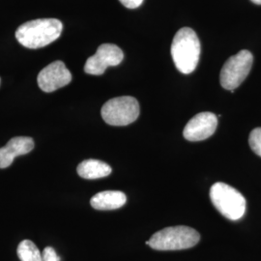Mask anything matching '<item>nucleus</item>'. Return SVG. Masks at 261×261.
<instances>
[{
  "label": "nucleus",
  "instance_id": "3",
  "mask_svg": "<svg viewBox=\"0 0 261 261\" xmlns=\"http://www.w3.org/2000/svg\"><path fill=\"white\" fill-rule=\"evenodd\" d=\"M200 235L185 225L170 226L153 234L146 244L156 251H179L195 247Z\"/></svg>",
  "mask_w": 261,
  "mask_h": 261
},
{
  "label": "nucleus",
  "instance_id": "7",
  "mask_svg": "<svg viewBox=\"0 0 261 261\" xmlns=\"http://www.w3.org/2000/svg\"><path fill=\"white\" fill-rule=\"evenodd\" d=\"M123 58L124 54L120 47L113 44H103L94 56L86 60L84 72L88 75H103L109 67L119 65Z\"/></svg>",
  "mask_w": 261,
  "mask_h": 261
},
{
  "label": "nucleus",
  "instance_id": "8",
  "mask_svg": "<svg viewBox=\"0 0 261 261\" xmlns=\"http://www.w3.org/2000/svg\"><path fill=\"white\" fill-rule=\"evenodd\" d=\"M72 82V74L62 61H55L45 67L37 76L41 90L50 93L60 89Z\"/></svg>",
  "mask_w": 261,
  "mask_h": 261
},
{
  "label": "nucleus",
  "instance_id": "14",
  "mask_svg": "<svg viewBox=\"0 0 261 261\" xmlns=\"http://www.w3.org/2000/svg\"><path fill=\"white\" fill-rule=\"evenodd\" d=\"M249 144L252 151L261 157V127L252 130L249 138Z\"/></svg>",
  "mask_w": 261,
  "mask_h": 261
},
{
  "label": "nucleus",
  "instance_id": "13",
  "mask_svg": "<svg viewBox=\"0 0 261 261\" xmlns=\"http://www.w3.org/2000/svg\"><path fill=\"white\" fill-rule=\"evenodd\" d=\"M18 255L20 261H43V255L36 245L30 240H23L18 247Z\"/></svg>",
  "mask_w": 261,
  "mask_h": 261
},
{
  "label": "nucleus",
  "instance_id": "17",
  "mask_svg": "<svg viewBox=\"0 0 261 261\" xmlns=\"http://www.w3.org/2000/svg\"><path fill=\"white\" fill-rule=\"evenodd\" d=\"M252 3L256 4V5H261V0H251Z\"/></svg>",
  "mask_w": 261,
  "mask_h": 261
},
{
  "label": "nucleus",
  "instance_id": "6",
  "mask_svg": "<svg viewBox=\"0 0 261 261\" xmlns=\"http://www.w3.org/2000/svg\"><path fill=\"white\" fill-rule=\"evenodd\" d=\"M253 56L249 50H241L229 57L221 71L220 82L224 89L232 91L240 86L252 69Z\"/></svg>",
  "mask_w": 261,
  "mask_h": 261
},
{
  "label": "nucleus",
  "instance_id": "9",
  "mask_svg": "<svg viewBox=\"0 0 261 261\" xmlns=\"http://www.w3.org/2000/svg\"><path fill=\"white\" fill-rule=\"evenodd\" d=\"M218 126V117L212 112H200L187 123L183 136L189 141H200L210 138Z\"/></svg>",
  "mask_w": 261,
  "mask_h": 261
},
{
  "label": "nucleus",
  "instance_id": "4",
  "mask_svg": "<svg viewBox=\"0 0 261 261\" xmlns=\"http://www.w3.org/2000/svg\"><path fill=\"white\" fill-rule=\"evenodd\" d=\"M210 198L216 209L228 220L237 221L246 212V199L233 187L218 182L210 189Z\"/></svg>",
  "mask_w": 261,
  "mask_h": 261
},
{
  "label": "nucleus",
  "instance_id": "11",
  "mask_svg": "<svg viewBox=\"0 0 261 261\" xmlns=\"http://www.w3.org/2000/svg\"><path fill=\"white\" fill-rule=\"evenodd\" d=\"M127 201L126 195L119 191H105L91 198L90 204L96 210H114L121 208Z\"/></svg>",
  "mask_w": 261,
  "mask_h": 261
},
{
  "label": "nucleus",
  "instance_id": "5",
  "mask_svg": "<svg viewBox=\"0 0 261 261\" xmlns=\"http://www.w3.org/2000/svg\"><path fill=\"white\" fill-rule=\"evenodd\" d=\"M103 121L112 126H127L136 121L140 115V105L130 96L109 100L101 110Z\"/></svg>",
  "mask_w": 261,
  "mask_h": 261
},
{
  "label": "nucleus",
  "instance_id": "2",
  "mask_svg": "<svg viewBox=\"0 0 261 261\" xmlns=\"http://www.w3.org/2000/svg\"><path fill=\"white\" fill-rule=\"evenodd\" d=\"M200 42L195 30L183 28L178 30L171 44V56L178 71L191 74L196 70L200 57Z\"/></svg>",
  "mask_w": 261,
  "mask_h": 261
},
{
  "label": "nucleus",
  "instance_id": "16",
  "mask_svg": "<svg viewBox=\"0 0 261 261\" xmlns=\"http://www.w3.org/2000/svg\"><path fill=\"white\" fill-rule=\"evenodd\" d=\"M122 5L129 9H136L142 4L143 0H119Z\"/></svg>",
  "mask_w": 261,
  "mask_h": 261
},
{
  "label": "nucleus",
  "instance_id": "12",
  "mask_svg": "<svg viewBox=\"0 0 261 261\" xmlns=\"http://www.w3.org/2000/svg\"><path fill=\"white\" fill-rule=\"evenodd\" d=\"M76 171L84 179H99L109 176L112 173V168L102 161L89 159L82 162Z\"/></svg>",
  "mask_w": 261,
  "mask_h": 261
},
{
  "label": "nucleus",
  "instance_id": "18",
  "mask_svg": "<svg viewBox=\"0 0 261 261\" xmlns=\"http://www.w3.org/2000/svg\"><path fill=\"white\" fill-rule=\"evenodd\" d=\"M0 83H1V80H0Z\"/></svg>",
  "mask_w": 261,
  "mask_h": 261
},
{
  "label": "nucleus",
  "instance_id": "10",
  "mask_svg": "<svg viewBox=\"0 0 261 261\" xmlns=\"http://www.w3.org/2000/svg\"><path fill=\"white\" fill-rule=\"evenodd\" d=\"M34 148V141L28 137H16L0 148V168L10 167L15 158L25 155Z\"/></svg>",
  "mask_w": 261,
  "mask_h": 261
},
{
  "label": "nucleus",
  "instance_id": "1",
  "mask_svg": "<svg viewBox=\"0 0 261 261\" xmlns=\"http://www.w3.org/2000/svg\"><path fill=\"white\" fill-rule=\"evenodd\" d=\"M62 29L59 19H34L21 24L16 31V38L21 46L36 49L55 42L60 37Z\"/></svg>",
  "mask_w": 261,
  "mask_h": 261
},
{
  "label": "nucleus",
  "instance_id": "15",
  "mask_svg": "<svg viewBox=\"0 0 261 261\" xmlns=\"http://www.w3.org/2000/svg\"><path fill=\"white\" fill-rule=\"evenodd\" d=\"M43 261H59V257L56 254V252L54 248L51 247H47L43 251Z\"/></svg>",
  "mask_w": 261,
  "mask_h": 261
}]
</instances>
